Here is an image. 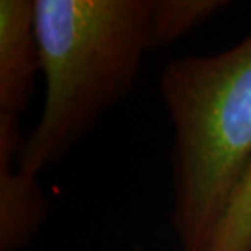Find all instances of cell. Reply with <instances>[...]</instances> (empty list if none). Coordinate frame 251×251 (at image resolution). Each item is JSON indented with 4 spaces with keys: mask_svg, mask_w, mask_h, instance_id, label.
<instances>
[{
    "mask_svg": "<svg viewBox=\"0 0 251 251\" xmlns=\"http://www.w3.org/2000/svg\"><path fill=\"white\" fill-rule=\"evenodd\" d=\"M160 93L173 126V230L183 251H207L251 165V31L224 52L170 62Z\"/></svg>",
    "mask_w": 251,
    "mask_h": 251,
    "instance_id": "cell-2",
    "label": "cell"
},
{
    "mask_svg": "<svg viewBox=\"0 0 251 251\" xmlns=\"http://www.w3.org/2000/svg\"><path fill=\"white\" fill-rule=\"evenodd\" d=\"M18 118L0 113V251L25 248L48 217L36 176L15 168L25 142Z\"/></svg>",
    "mask_w": 251,
    "mask_h": 251,
    "instance_id": "cell-3",
    "label": "cell"
},
{
    "mask_svg": "<svg viewBox=\"0 0 251 251\" xmlns=\"http://www.w3.org/2000/svg\"><path fill=\"white\" fill-rule=\"evenodd\" d=\"M207 251H251V165L230 199Z\"/></svg>",
    "mask_w": 251,
    "mask_h": 251,
    "instance_id": "cell-6",
    "label": "cell"
},
{
    "mask_svg": "<svg viewBox=\"0 0 251 251\" xmlns=\"http://www.w3.org/2000/svg\"><path fill=\"white\" fill-rule=\"evenodd\" d=\"M46 97L18 155L38 176L132 90L150 51L152 0H34Z\"/></svg>",
    "mask_w": 251,
    "mask_h": 251,
    "instance_id": "cell-1",
    "label": "cell"
},
{
    "mask_svg": "<svg viewBox=\"0 0 251 251\" xmlns=\"http://www.w3.org/2000/svg\"><path fill=\"white\" fill-rule=\"evenodd\" d=\"M225 0H152L150 49L172 44L227 7Z\"/></svg>",
    "mask_w": 251,
    "mask_h": 251,
    "instance_id": "cell-5",
    "label": "cell"
},
{
    "mask_svg": "<svg viewBox=\"0 0 251 251\" xmlns=\"http://www.w3.org/2000/svg\"><path fill=\"white\" fill-rule=\"evenodd\" d=\"M41 52L34 0L0 2V113L20 116L31 100Z\"/></svg>",
    "mask_w": 251,
    "mask_h": 251,
    "instance_id": "cell-4",
    "label": "cell"
}]
</instances>
